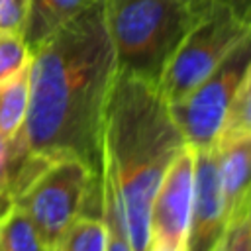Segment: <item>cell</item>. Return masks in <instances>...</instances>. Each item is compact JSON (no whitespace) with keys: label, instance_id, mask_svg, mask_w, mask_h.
I'll return each instance as SVG.
<instances>
[{"label":"cell","instance_id":"cell-20","mask_svg":"<svg viewBox=\"0 0 251 251\" xmlns=\"http://www.w3.org/2000/svg\"><path fill=\"white\" fill-rule=\"evenodd\" d=\"M180 2L194 16H200L202 12L216 8V6H224V8H229L247 25H251V0H180Z\"/></svg>","mask_w":251,"mask_h":251},{"label":"cell","instance_id":"cell-2","mask_svg":"<svg viewBox=\"0 0 251 251\" xmlns=\"http://www.w3.org/2000/svg\"><path fill=\"white\" fill-rule=\"evenodd\" d=\"M186 145L157 82L118 71L102 126V180L112 190L133 251L149 249L157 186Z\"/></svg>","mask_w":251,"mask_h":251},{"label":"cell","instance_id":"cell-1","mask_svg":"<svg viewBox=\"0 0 251 251\" xmlns=\"http://www.w3.org/2000/svg\"><path fill=\"white\" fill-rule=\"evenodd\" d=\"M116 73L104 0H98L31 51L22 127L29 155L78 159L100 175L104 112Z\"/></svg>","mask_w":251,"mask_h":251},{"label":"cell","instance_id":"cell-5","mask_svg":"<svg viewBox=\"0 0 251 251\" xmlns=\"http://www.w3.org/2000/svg\"><path fill=\"white\" fill-rule=\"evenodd\" d=\"M249 31L251 25L224 6L196 16L159 76L157 86L167 102L190 94Z\"/></svg>","mask_w":251,"mask_h":251},{"label":"cell","instance_id":"cell-15","mask_svg":"<svg viewBox=\"0 0 251 251\" xmlns=\"http://www.w3.org/2000/svg\"><path fill=\"white\" fill-rule=\"evenodd\" d=\"M100 216L106 226V251H133L122 222L120 206L108 184L102 180V176H100Z\"/></svg>","mask_w":251,"mask_h":251},{"label":"cell","instance_id":"cell-22","mask_svg":"<svg viewBox=\"0 0 251 251\" xmlns=\"http://www.w3.org/2000/svg\"><path fill=\"white\" fill-rule=\"evenodd\" d=\"M8 206H10V200H8V198H0V216H2V212H4Z\"/></svg>","mask_w":251,"mask_h":251},{"label":"cell","instance_id":"cell-19","mask_svg":"<svg viewBox=\"0 0 251 251\" xmlns=\"http://www.w3.org/2000/svg\"><path fill=\"white\" fill-rule=\"evenodd\" d=\"M218 251H251V233L245 214L237 216L227 224Z\"/></svg>","mask_w":251,"mask_h":251},{"label":"cell","instance_id":"cell-8","mask_svg":"<svg viewBox=\"0 0 251 251\" xmlns=\"http://www.w3.org/2000/svg\"><path fill=\"white\" fill-rule=\"evenodd\" d=\"M227 227L216 147L196 149L186 251H214Z\"/></svg>","mask_w":251,"mask_h":251},{"label":"cell","instance_id":"cell-7","mask_svg":"<svg viewBox=\"0 0 251 251\" xmlns=\"http://www.w3.org/2000/svg\"><path fill=\"white\" fill-rule=\"evenodd\" d=\"M196 147L184 145L167 167L149 210L147 251H186Z\"/></svg>","mask_w":251,"mask_h":251},{"label":"cell","instance_id":"cell-21","mask_svg":"<svg viewBox=\"0 0 251 251\" xmlns=\"http://www.w3.org/2000/svg\"><path fill=\"white\" fill-rule=\"evenodd\" d=\"M245 218H247V226H249V233H251V196L247 200V208H245Z\"/></svg>","mask_w":251,"mask_h":251},{"label":"cell","instance_id":"cell-24","mask_svg":"<svg viewBox=\"0 0 251 251\" xmlns=\"http://www.w3.org/2000/svg\"><path fill=\"white\" fill-rule=\"evenodd\" d=\"M0 251H2V249H0Z\"/></svg>","mask_w":251,"mask_h":251},{"label":"cell","instance_id":"cell-23","mask_svg":"<svg viewBox=\"0 0 251 251\" xmlns=\"http://www.w3.org/2000/svg\"><path fill=\"white\" fill-rule=\"evenodd\" d=\"M214 251H218V247H216V249H214Z\"/></svg>","mask_w":251,"mask_h":251},{"label":"cell","instance_id":"cell-14","mask_svg":"<svg viewBox=\"0 0 251 251\" xmlns=\"http://www.w3.org/2000/svg\"><path fill=\"white\" fill-rule=\"evenodd\" d=\"M49 251H106V226L100 214L78 216Z\"/></svg>","mask_w":251,"mask_h":251},{"label":"cell","instance_id":"cell-6","mask_svg":"<svg viewBox=\"0 0 251 251\" xmlns=\"http://www.w3.org/2000/svg\"><path fill=\"white\" fill-rule=\"evenodd\" d=\"M249 65L251 31L190 94L169 104L171 114L188 145L208 149L218 143Z\"/></svg>","mask_w":251,"mask_h":251},{"label":"cell","instance_id":"cell-11","mask_svg":"<svg viewBox=\"0 0 251 251\" xmlns=\"http://www.w3.org/2000/svg\"><path fill=\"white\" fill-rule=\"evenodd\" d=\"M29 63L0 82V135L4 137H16L24 127L29 104Z\"/></svg>","mask_w":251,"mask_h":251},{"label":"cell","instance_id":"cell-4","mask_svg":"<svg viewBox=\"0 0 251 251\" xmlns=\"http://www.w3.org/2000/svg\"><path fill=\"white\" fill-rule=\"evenodd\" d=\"M12 202L29 216L49 251L78 216L92 206L100 210V175L78 159L49 161L14 194Z\"/></svg>","mask_w":251,"mask_h":251},{"label":"cell","instance_id":"cell-13","mask_svg":"<svg viewBox=\"0 0 251 251\" xmlns=\"http://www.w3.org/2000/svg\"><path fill=\"white\" fill-rule=\"evenodd\" d=\"M0 249L2 251H47L43 237L29 216L10 202L0 216Z\"/></svg>","mask_w":251,"mask_h":251},{"label":"cell","instance_id":"cell-12","mask_svg":"<svg viewBox=\"0 0 251 251\" xmlns=\"http://www.w3.org/2000/svg\"><path fill=\"white\" fill-rule=\"evenodd\" d=\"M35 165V157L29 155L24 133L16 137L0 135V198L12 202L14 192L29 176Z\"/></svg>","mask_w":251,"mask_h":251},{"label":"cell","instance_id":"cell-3","mask_svg":"<svg viewBox=\"0 0 251 251\" xmlns=\"http://www.w3.org/2000/svg\"><path fill=\"white\" fill-rule=\"evenodd\" d=\"M104 12L118 71L151 82L196 20L180 0H104Z\"/></svg>","mask_w":251,"mask_h":251},{"label":"cell","instance_id":"cell-18","mask_svg":"<svg viewBox=\"0 0 251 251\" xmlns=\"http://www.w3.org/2000/svg\"><path fill=\"white\" fill-rule=\"evenodd\" d=\"M31 0H0V29L24 33Z\"/></svg>","mask_w":251,"mask_h":251},{"label":"cell","instance_id":"cell-16","mask_svg":"<svg viewBox=\"0 0 251 251\" xmlns=\"http://www.w3.org/2000/svg\"><path fill=\"white\" fill-rule=\"evenodd\" d=\"M31 51L20 33L0 29V82L27 65Z\"/></svg>","mask_w":251,"mask_h":251},{"label":"cell","instance_id":"cell-10","mask_svg":"<svg viewBox=\"0 0 251 251\" xmlns=\"http://www.w3.org/2000/svg\"><path fill=\"white\" fill-rule=\"evenodd\" d=\"M98 0H31L29 14L24 27V41L29 51L39 47L57 29L80 16Z\"/></svg>","mask_w":251,"mask_h":251},{"label":"cell","instance_id":"cell-9","mask_svg":"<svg viewBox=\"0 0 251 251\" xmlns=\"http://www.w3.org/2000/svg\"><path fill=\"white\" fill-rule=\"evenodd\" d=\"M218 175L227 224L245 214L251 196V133H229L218 139Z\"/></svg>","mask_w":251,"mask_h":251},{"label":"cell","instance_id":"cell-17","mask_svg":"<svg viewBox=\"0 0 251 251\" xmlns=\"http://www.w3.org/2000/svg\"><path fill=\"white\" fill-rule=\"evenodd\" d=\"M229 133H251V65L245 73V78L241 82V88L229 108V114L226 118L222 135Z\"/></svg>","mask_w":251,"mask_h":251}]
</instances>
